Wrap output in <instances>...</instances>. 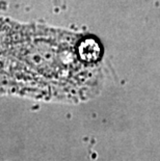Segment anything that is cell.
<instances>
[{"instance_id": "6da1fadb", "label": "cell", "mask_w": 160, "mask_h": 161, "mask_svg": "<svg viewBox=\"0 0 160 161\" xmlns=\"http://www.w3.org/2000/svg\"><path fill=\"white\" fill-rule=\"evenodd\" d=\"M77 54L86 64H96L101 59L102 48L94 37H83L77 43Z\"/></svg>"}]
</instances>
